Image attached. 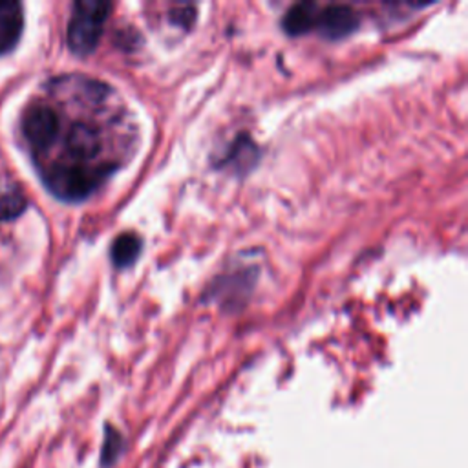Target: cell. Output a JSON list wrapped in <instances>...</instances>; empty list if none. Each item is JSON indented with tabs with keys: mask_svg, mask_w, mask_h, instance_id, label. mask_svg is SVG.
<instances>
[{
	"mask_svg": "<svg viewBox=\"0 0 468 468\" xmlns=\"http://www.w3.org/2000/svg\"><path fill=\"white\" fill-rule=\"evenodd\" d=\"M112 5L101 0H79L68 25V46L77 55L92 54L103 35Z\"/></svg>",
	"mask_w": 468,
	"mask_h": 468,
	"instance_id": "6da1fadb",
	"label": "cell"
},
{
	"mask_svg": "<svg viewBox=\"0 0 468 468\" xmlns=\"http://www.w3.org/2000/svg\"><path fill=\"white\" fill-rule=\"evenodd\" d=\"M26 198L19 189H10L0 194V222L19 218L26 211Z\"/></svg>",
	"mask_w": 468,
	"mask_h": 468,
	"instance_id": "52a82bcc",
	"label": "cell"
},
{
	"mask_svg": "<svg viewBox=\"0 0 468 468\" xmlns=\"http://www.w3.org/2000/svg\"><path fill=\"white\" fill-rule=\"evenodd\" d=\"M319 6L314 3H300L287 10L282 19V28L287 35H302L315 28Z\"/></svg>",
	"mask_w": 468,
	"mask_h": 468,
	"instance_id": "5b68a950",
	"label": "cell"
},
{
	"mask_svg": "<svg viewBox=\"0 0 468 468\" xmlns=\"http://www.w3.org/2000/svg\"><path fill=\"white\" fill-rule=\"evenodd\" d=\"M141 247H143V242L137 234L124 233L114 240L110 249V258L115 267L124 269L137 260V256L141 254Z\"/></svg>",
	"mask_w": 468,
	"mask_h": 468,
	"instance_id": "8992f818",
	"label": "cell"
},
{
	"mask_svg": "<svg viewBox=\"0 0 468 468\" xmlns=\"http://www.w3.org/2000/svg\"><path fill=\"white\" fill-rule=\"evenodd\" d=\"M25 26L19 3H0V54L10 52L21 39Z\"/></svg>",
	"mask_w": 468,
	"mask_h": 468,
	"instance_id": "277c9868",
	"label": "cell"
},
{
	"mask_svg": "<svg viewBox=\"0 0 468 468\" xmlns=\"http://www.w3.org/2000/svg\"><path fill=\"white\" fill-rule=\"evenodd\" d=\"M23 132L37 152H48L59 134V114L46 103L32 105L23 117Z\"/></svg>",
	"mask_w": 468,
	"mask_h": 468,
	"instance_id": "7a4b0ae2",
	"label": "cell"
},
{
	"mask_svg": "<svg viewBox=\"0 0 468 468\" xmlns=\"http://www.w3.org/2000/svg\"><path fill=\"white\" fill-rule=\"evenodd\" d=\"M121 450H123L121 433L117 430H114L112 426H106V433H105V441H103V448H101V466L110 468L117 461Z\"/></svg>",
	"mask_w": 468,
	"mask_h": 468,
	"instance_id": "ba28073f",
	"label": "cell"
},
{
	"mask_svg": "<svg viewBox=\"0 0 468 468\" xmlns=\"http://www.w3.org/2000/svg\"><path fill=\"white\" fill-rule=\"evenodd\" d=\"M315 28L328 39H343L359 28V15L352 6L332 5L317 12Z\"/></svg>",
	"mask_w": 468,
	"mask_h": 468,
	"instance_id": "3957f363",
	"label": "cell"
}]
</instances>
